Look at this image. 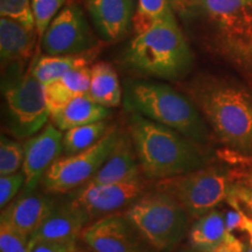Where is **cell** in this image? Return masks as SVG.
Listing matches in <instances>:
<instances>
[{"label": "cell", "mask_w": 252, "mask_h": 252, "mask_svg": "<svg viewBox=\"0 0 252 252\" xmlns=\"http://www.w3.org/2000/svg\"><path fill=\"white\" fill-rule=\"evenodd\" d=\"M25 184L23 172L0 176V207L5 209L20 190L21 186Z\"/></svg>", "instance_id": "d6a6232c"}, {"label": "cell", "mask_w": 252, "mask_h": 252, "mask_svg": "<svg viewBox=\"0 0 252 252\" xmlns=\"http://www.w3.org/2000/svg\"><path fill=\"white\" fill-rule=\"evenodd\" d=\"M125 60L135 70L161 80L185 77L193 67L194 56L176 23L174 11L135 33Z\"/></svg>", "instance_id": "3957f363"}, {"label": "cell", "mask_w": 252, "mask_h": 252, "mask_svg": "<svg viewBox=\"0 0 252 252\" xmlns=\"http://www.w3.org/2000/svg\"><path fill=\"white\" fill-rule=\"evenodd\" d=\"M25 146L19 141L1 135L0 140V175H8L19 172L23 167Z\"/></svg>", "instance_id": "484cf974"}, {"label": "cell", "mask_w": 252, "mask_h": 252, "mask_svg": "<svg viewBox=\"0 0 252 252\" xmlns=\"http://www.w3.org/2000/svg\"><path fill=\"white\" fill-rule=\"evenodd\" d=\"M89 220L87 214L75 206L71 200L58 202L40 228L32 235L31 243L49 241L76 245L77 238Z\"/></svg>", "instance_id": "5bb4252c"}, {"label": "cell", "mask_w": 252, "mask_h": 252, "mask_svg": "<svg viewBox=\"0 0 252 252\" xmlns=\"http://www.w3.org/2000/svg\"><path fill=\"white\" fill-rule=\"evenodd\" d=\"M150 179L143 178L112 184L88 182L78 189L71 201L87 214L90 220H97L130 207L150 190Z\"/></svg>", "instance_id": "30bf717a"}, {"label": "cell", "mask_w": 252, "mask_h": 252, "mask_svg": "<svg viewBox=\"0 0 252 252\" xmlns=\"http://www.w3.org/2000/svg\"><path fill=\"white\" fill-rule=\"evenodd\" d=\"M0 252H31V238L0 220Z\"/></svg>", "instance_id": "f1b7e54d"}, {"label": "cell", "mask_w": 252, "mask_h": 252, "mask_svg": "<svg viewBox=\"0 0 252 252\" xmlns=\"http://www.w3.org/2000/svg\"><path fill=\"white\" fill-rule=\"evenodd\" d=\"M87 9L100 36L108 41L124 36L135 15L133 0H87Z\"/></svg>", "instance_id": "2e32d148"}, {"label": "cell", "mask_w": 252, "mask_h": 252, "mask_svg": "<svg viewBox=\"0 0 252 252\" xmlns=\"http://www.w3.org/2000/svg\"><path fill=\"white\" fill-rule=\"evenodd\" d=\"M235 182V176L229 168L208 165L196 171L156 181L153 187L174 197L189 217L196 220L225 202Z\"/></svg>", "instance_id": "8992f818"}, {"label": "cell", "mask_w": 252, "mask_h": 252, "mask_svg": "<svg viewBox=\"0 0 252 252\" xmlns=\"http://www.w3.org/2000/svg\"><path fill=\"white\" fill-rule=\"evenodd\" d=\"M223 215L226 231L241 239L247 248L252 247V220L245 219L231 208L223 212Z\"/></svg>", "instance_id": "4dcf8cb0"}, {"label": "cell", "mask_w": 252, "mask_h": 252, "mask_svg": "<svg viewBox=\"0 0 252 252\" xmlns=\"http://www.w3.org/2000/svg\"><path fill=\"white\" fill-rule=\"evenodd\" d=\"M110 127L105 121H100L69 128L63 135V153L71 156L90 149L108 133Z\"/></svg>", "instance_id": "603a6c76"}, {"label": "cell", "mask_w": 252, "mask_h": 252, "mask_svg": "<svg viewBox=\"0 0 252 252\" xmlns=\"http://www.w3.org/2000/svg\"><path fill=\"white\" fill-rule=\"evenodd\" d=\"M173 11L171 0H138L133 19L135 33L146 30Z\"/></svg>", "instance_id": "d4e9b609"}, {"label": "cell", "mask_w": 252, "mask_h": 252, "mask_svg": "<svg viewBox=\"0 0 252 252\" xmlns=\"http://www.w3.org/2000/svg\"><path fill=\"white\" fill-rule=\"evenodd\" d=\"M94 55L86 53L78 55H58L41 56L34 62L31 72L45 84L61 78L63 75L74 69L88 67Z\"/></svg>", "instance_id": "7402d4cb"}, {"label": "cell", "mask_w": 252, "mask_h": 252, "mask_svg": "<svg viewBox=\"0 0 252 252\" xmlns=\"http://www.w3.org/2000/svg\"><path fill=\"white\" fill-rule=\"evenodd\" d=\"M123 213L158 252L174 250L188 235L190 217L185 208L154 187Z\"/></svg>", "instance_id": "5b68a950"}, {"label": "cell", "mask_w": 252, "mask_h": 252, "mask_svg": "<svg viewBox=\"0 0 252 252\" xmlns=\"http://www.w3.org/2000/svg\"><path fill=\"white\" fill-rule=\"evenodd\" d=\"M109 113V108L94 102L89 94H84L74 97L64 108L50 116V118L59 130L67 131L75 126L105 121Z\"/></svg>", "instance_id": "d6986e66"}, {"label": "cell", "mask_w": 252, "mask_h": 252, "mask_svg": "<svg viewBox=\"0 0 252 252\" xmlns=\"http://www.w3.org/2000/svg\"><path fill=\"white\" fill-rule=\"evenodd\" d=\"M7 126L18 139L33 137L45 127L50 117L45 86L32 72L11 68L4 83Z\"/></svg>", "instance_id": "52a82bcc"}, {"label": "cell", "mask_w": 252, "mask_h": 252, "mask_svg": "<svg viewBox=\"0 0 252 252\" xmlns=\"http://www.w3.org/2000/svg\"><path fill=\"white\" fill-rule=\"evenodd\" d=\"M174 12L185 18L209 19L222 36L241 30L252 18V0H171Z\"/></svg>", "instance_id": "7c38bea8"}, {"label": "cell", "mask_w": 252, "mask_h": 252, "mask_svg": "<svg viewBox=\"0 0 252 252\" xmlns=\"http://www.w3.org/2000/svg\"><path fill=\"white\" fill-rule=\"evenodd\" d=\"M81 238L94 252H158L123 212L94 220Z\"/></svg>", "instance_id": "8fae6325"}, {"label": "cell", "mask_w": 252, "mask_h": 252, "mask_svg": "<svg viewBox=\"0 0 252 252\" xmlns=\"http://www.w3.org/2000/svg\"><path fill=\"white\" fill-rule=\"evenodd\" d=\"M76 245L59 243V242L37 241L31 243V252H75Z\"/></svg>", "instance_id": "836d02e7"}, {"label": "cell", "mask_w": 252, "mask_h": 252, "mask_svg": "<svg viewBox=\"0 0 252 252\" xmlns=\"http://www.w3.org/2000/svg\"><path fill=\"white\" fill-rule=\"evenodd\" d=\"M247 185L250 186V187L252 188V174L248 178V184H247Z\"/></svg>", "instance_id": "8d00e7d4"}, {"label": "cell", "mask_w": 252, "mask_h": 252, "mask_svg": "<svg viewBox=\"0 0 252 252\" xmlns=\"http://www.w3.org/2000/svg\"><path fill=\"white\" fill-rule=\"evenodd\" d=\"M35 31L0 17V56L2 65H18L31 58L35 43Z\"/></svg>", "instance_id": "ac0fdd59"}, {"label": "cell", "mask_w": 252, "mask_h": 252, "mask_svg": "<svg viewBox=\"0 0 252 252\" xmlns=\"http://www.w3.org/2000/svg\"><path fill=\"white\" fill-rule=\"evenodd\" d=\"M146 178L141 169L133 141L127 132H123L98 172L91 178L90 184H112ZM87 182V184H88Z\"/></svg>", "instance_id": "e0dca14e"}, {"label": "cell", "mask_w": 252, "mask_h": 252, "mask_svg": "<svg viewBox=\"0 0 252 252\" xmlns=\"http://www.w3.org/2000/svg\"><path fill=\"white\" fill-rule=\"evenodd\" d=\"M222 37L228 54L239 65L252 72V18L241 30Z\"/></svg>", "instance_id": "cb8c5ba5"}, {"label": "cell", "mask_w": 252, "mask_h": 252, "mask_svg": "<svg viewBox=\"0 0 252 252\" xmlns=\"http://www.w3.org/2000/svg\"><path fill=\"white\" fill-rule=\"evenodd\" d=\"M245 252H252V247L247 248V250H245Z\"/></svg>", "instance_id": "74e56055"}, {"label": "cell", "mask_w": 252, "mask_h": 252, "mask_svg": "<svg viewBox=\"0 0 252 252\" xmlns=\"http://www.w3.org/2000/svg\"><path fill=\"white\" fill-rule=\"evenodd\" d=\"M126 104L134 112L198 143L210 139L209 125L193 100L167 84L133 82L126 91Z\"/></svg>", "instance_id": "277c9868"}, {"label": "cell", "mask_w": 252, "mask_h": 252, "mask_svg": "<svg viewBox=\"0 0 252 252\" xmlns=\"http://www.w3.org/2000/svg\"><path fill=\"white\" fill-rule=\"evenodd\" d=\"M225 203L245 219L252 220V188L250 186L235 182L230 188Z\"/></svg>", "instance_id": "f546056e"}, {"label": "cell", "mask_w": 252, "mask_h": 252, "mask_svg": "<svg viewBox=\"0 0 252 252\" xmlns=\"http://www.w3.org/2000/svg\"><path fill=\"white\" fill-rule=\"evenodd\" d=\"M40 42L45 54L52 56L86 54L98 45L83 11L74 2L53 19Z\"/></svg>", "instance_id": "9c48e42d"}, {"label": "cell", "mask_w": 252, "mask_h": 252, "mask_svg": "<svg viewBox=\"0 0 252 252\" xmlns=\"http://www.w3.org/2000/svg\"><path fill=\"white\" fill-rule=\"evenodd\" d=\"M180 252H201V251H197V250H195V249H193V248H186V249H182V250L180 251Z\"/></svg>", "instance_id": "d590c367"}, {"label": "cell", "mask_w": 252, "mask_h": 252, "mask_svg": "<svg viewBox=\"0 0 252 252\" xmlns=\"http://www.w3.org/2000/svg\"><path fill=\"white\" fill-rule=\"evenodd\" d=\"M0 17L8 18L28 30L35 31L32 0H0Z\"/></svg>", "instance_id": "4316f807"}, {"label": "cell", "mask_w": 252, "mask_h": 252, "mask_svg": "<svg viewBox=\"0 0 252 252\" xmlns=\"http://www.w3.org/2000/svg\"><path fill=\"white\" fill-rule=\"evenodd\" d=\"M45 96L50 116L64 108L75 97L67 88L63 86L60 80L45 84Z\"/></svg>", "instance_id": "1f68e13d"}, {"label": "cell", "mask_w": 252, "mask_h": 252, "mask_svg": "<svg viewBox=\"0 0 252 252\" xmlns=\"http://www.w3.org/2000/svg\"><path fill=\"white\" fill-rule=\"evenodd\" d=\"M25 146L23 174L25 176V190H35L41 185L43 176L50 166L63 153V134L54 124H47Z\"/></svg>", "instance_id": "4fadbf2b"}, {"label": "cell", "mask_w": 252, "mask_h": 252, "mask_svg": "<svg viewBox=\"0 0 252 252\" xmlns=\"http://www.w3.org/2000/svg\"><path fill=\"white\" fill-rule=\"evenodd\" d=\"M127 131L144 175L151 181L196 171L212 162V153L206 144L137 112L128 119Z\"/></svg>", "instance_id": "6da1fadb"}, {"label": "cell", "mask_w": 252, "mask_h": 252, "mask_svg": "<svg viewBox=\"0 0 252 252\" xmlns=\"http://www.w3.org/2000/svg\"><path fill=\"white\" fill-rule=\"evenodd\" d=\"M122 131L111 126L104 137L83 152L59 158L43 176L41 186L48 194H67L91 180L108 159Z\"/></svg>", "instance_id": "ba28073f"}, {"label": "cell", "mask_w": 252, "mask_h": 252, "mask_svg": "<svg viewBox=\"0 0 252 252\" xmlns=\"http://www.w3.org/2000/svg\"><path fill=\"white\" fill-rule=\"evenodd\" d=\"M245 250H247V245L241 239L236 237V236L226 231L225 237L222 241V243L213 252H245Z\"/></svg>", "instance_id": "e575fe53"}, {"label": "cell", "mask_w": 252, "mask_h": 252, "mask_svg": "<svg viewBox=\"0 0 252 252\" xmlns=\"http://www.w3.org/2000/svg\"><path fill=\"white\" fill-rule=\"evenodd\" d=\"M188 97L219 140L239 153L252 152V91L235 82L197 77L187 86Z\"/></svg>", "instance_id": "7a4b0ae2"}, {"label": "cell", "mask_w": 252, "mask_h": 252, "mask_svg": "<svg viewBox=\"0 0 252 252\" xmlns=\"http://www.w3.org/2000/svg\"><path fill=\"white\" fill-rule=\"evenodd\" d=\"M67 0H32L35 32L41 41L43 34Z\"/></svg>", "instance_id": "83f0119b"}, {"label": "cell", "mask_w": 252, "mask_h": 252, "mask_svg": "<svg viewBox=\"0 0 252 252\" xmlns=\"http://www.w3.org/2000/svg\"><path fill=\"white\" fill-rule=\"evenodd\" d=\"M47 194L46 191L41 193L36 189L24 190L20 196L1 210L0 220L8 222L31 238L58 203V201Z\"/></svg>", "instance_id": "9a60e30c"}, {"label": "cell", "mask_w": 252, "mask_h": 252, "mask_svg": "<svg viewBox=\"0 0 252 252\" xmlns=\"http://www.w3.org/2000/svg\"><path fill=\"white\" fill-rule=\"evenodd\" d=\"M89 96L105 108H115L122 102V87L117 72L106 62L91 67Z\"/></svg>", "instance_id": "44dd1931"}, {"label": "cell", "mask_w": 252, "mask_h": 252, "mask_svg": "<svg viewBox=\"0 0 252 252\" xmlns=\"http://www.w3.org/2000/svg\"><path fill=\"white\" fill-rule=\"evenodd\" d=\"M75 252H76V251H75Z\"/></svg>", "instance_id": "f35d334b"}, {"label": "cell", "mask_w": 252, "mask_h": 252, "mask_svg": "<svg viewBox=\"0 0 252 252\" xmlns=\"http://www.w3.org/2000/svg\"><path fill=\"white\" fill-rule=\"evenodd\" d=\"M226 234L223 212L213 209L198 217L189 228V247L201 252H213L222 243Z\"/></svg>", "instance_id": "ffe728a7"}]
</instances>
